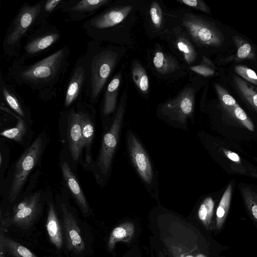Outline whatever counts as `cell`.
I'll list each match as a JSON object with an SVG mask.
<instances>
[{"label":"cell","instance_id":"1","mask_svg":"<svg viewBox=\"0 0 257 257\" xmlns=\"http://www.w3.org/2000/svg\"><path fill=\"white\" fill-rule=\"evenodd\" d=\"M148 226L167 257H210L207 230L189 216L159 205L149 212Z\"/></svg>","mask_w":257,"mask_h":257},{"label":"cell","instance_id":"2","mask_svg":"<svg viewBox=\"0 0 257 257\" xmlns=\"http://www.w3.org/2000/svg\"><path fill=\"white\" fill-rule=\"evenodd\" d=\"M70 49L67 46L31 64L20 57L8 68L7 77L19 85H25L45 101L55 97L69 66Z\"/></svg>","mask_w":257,"mask_h":257},{"label":"cell","instance_id":"3","mask_svg":"<svg viewBox=\"0 0 257 257\" xmlns=\"http://www.w3.org/2000/svg\"><path fill=\"white\" fill-rule=\"evenodd\" d=\"M83 57L86 70L84 94L94 104L117 64L118 55L110 48L101 46L100 42L91 40Z\"/></svg>","mask_w":257,"mask_h":257},{"label":"cell","instance_id":"4","mask_svg":"<svg viewBox=\"0 0 257 257\" xmlns=\"http://www.w3.org/2000/svg\"><path fill=\"white\" fill-rule=\"evenodd\" d=\"M43 1L34 5L24 3L12 20L3 42L6 55H19L22 39L40 27L48 23L42 13Z\"/></svg>","mask_w":257,"mask_h":257},{"label":"cell","instance_id":"5","mask_svg":"<svg viewBox=\"0 0 257 257\" xmlns=\"http://www.w3.org/2000/svg\"><path fill=\"white\" fill-rule=\"evenodd\" d=\"M126 98L124 92L120 99L112 123L102 138L96 168L98 177L103 181H106L108 178L111 170L114 155L118 144L120 133L123 124Z\"/></svg>","mask_w":257,"mask_h":257},{"label":"cell","instance_id":"6","mask_svg":"<svg viewBox=\"0 0 257 257\" xmlns=\"http://www.w3.org/2000/svg\"><path fill=\"white\" fill-rule=\"evenodd\" d=\"M133 9L132 6L111 7L88 19L82 28L92 40L99 41L108 30L123 21Z\"/></svg>","mask_w":257,"mask_h":257},{"label":"cell","instance_id":"7","mask_svg":"<svg viewBox=\"0 0 257 257\" xmlns=\"http://www.w3.org/2000/svg\"><path fill=\"white\" fill-rule=\"evenodd\" d=\"M43 148L42 138L38 137L24 152L15 166L9 199L13 202L22 189L30 173L37 164Z\"/></svg>","mask_w":257,"mask_h":257},{"label":"cell","instance_id":"8","mask_svg":"<svg viewBox=\"0 0 257 257\" xmlns=\"http://www.w3.org/2000/svg\"><path fill=\"white\" fill-rule=\"evenodd\" d=\"M182 25L192 39L198 45L206 47H220L225 38L214 23L191 14H186Z\"/></svg>","mask_w":257,"mask_h":257},{"label":"cell","instance_id":"9","mask_svg":"<svg viewBox=\"0 0 257 257\" xmlns=\"http://www.w3.org/2000/svg\"><path fill=\"white\" fill-rule=\"evenodd\" d=\"M61 33L55 25L48 23L35 30L27 36L21 57L25 61L40 55L60 40Z\"/></svg>","mask_w":257,"mask_h":257},{"label":"cell","instance_id":"10","mask_svg":"<svg viewBox=\"0 0 257 257\" xmlns=\"http://www.w3.org/2000/svg\"><path fill=\"white\" fill-rule=\"evenodd\" d=\"M195 108V91L186 87L175 97L164 103L161 107L163 114L169 120L183 125L192 115Z\"/></svg>","mask_w":257,"mask_h":257},{"label":"cell","instance_id":"11","mask_svg":"<svg viewBox=\"0 0 257 257\" xmlns=\"http://www.w3.org/2000/svg\"><path fill=\"white\" fill-rule=\"evenodd\" d=\"M126 142L131 161L143 182L151 187L155 182V176L151 162L144 147L134 134L128 130Z\"/></svg>","mask_w":257,"mask_h":257},{"label":"cell","instance_id":"12","mask_svg":"<svg viewBox=\"0 0 257 257\" xmlns=\"http://www.w3.org/2000/svg\"><path fill=\"white\" fill-rule=\"evenodd\" d=\"M40 197V193L33 194L29 196L28 203L22 209L6 218H3L1 215V226L6 228L11 225H15L23 229H29L41 213Z\"/></svg>","mask_w":257,"mask_h":257},{"label":"cell","instance_id":"13","mask_svg":"<svg viewBox=\"0 0 257 257\" xmlns=\"http://www.w3.org/2000/svg\"><path fill=\"white\" fill-rule=\"evenodd\" d=\"M111 0L63 1L57 10L66 14L65 21H79L92 17L98 10L108 5Z\"/></svg>","mask_w":257,"mask_h":257},{"label":"cell","instance_id":"14","mask_svg":"<svg viewBox=\"0 0 257 257\" xmlns=\"http://www.w3.org/2000/svg\"><path fill=\"white\" fill-rule=\"evenodd\" d=\"M86 82V70L83 56L79 58L66 83L64 106L69 107L81 99Z\"/></svg>","mask_w":257,"mask_h":257},{"label":"cell","instance_id":"15","mask_svg":"<svg viewBox=\"0 0 257 257\" xmlns=\"http://www.w3.org/2000/svg\"><path fill=\"white\" fill-rule=\"evenodd\" d=\"M61 209L67 248L75 254H82L86 247L78 224L65 204H61Z\"/></svg>","mask_w":257,"mask_h":257},{"label":"cell","instance_id":"16","mask_svg":"<svg viewBox=\"0 0 257 257\" xmlns=\"http://www.w3.org/2000/svg\"><path fill=\"white\" fill-rule=\"evenodd\" d=\"M67 139L71 157L74 161H77L83 148L81 116L78 101L68 114Z\"/></svg>","mask_w":257,"mask_h":257},{"label":"cell","instance_id":"17","mask_svg":"<svg viewBox=\"0 0 257 257\" xmlns=\"http://www.w3.org/2000/svg\"><path fill=\"white\" fill-rule=\"evenodd\" d=\"M138 234L137 228L135 222L124 221L116 225L111 230L107 242L108 251L113 253L116 244L118 242L130 243Z\"/></svg>","mask_w":257,"mask_h":257},{"label":"cell","instance_id":"18","mask_svg":"<svg viewBox=\"0 0 257 257\" xmlns=\"http://www.w3.org/2000/svg\"><path fill=\"white\" fill-rule=\"evenodd\" d=\"M61 170L65 183L82 213L84 215H87L89 211V204L76 177L67 162H64L62 164Z\"/></svg>","mask_w":257,"mask_h":257},{"label":"cell","instance_id":"19","mask_svg":"<svg viewBox=\"0 0 257 257\" xmlns=\"http://www.w3.org/2000/svg\"><path fill=\"white\" fill-rule=\"evenodd\" d=\"M0 92L1 98L13 112L24 118L26 117V108L24 101L16 90L8 84L2 73L0 75Z\"/></svg>","mask_w":257,"mask_h":257},{"label":"cell","instance_id":"20","mask_svg":"<svg viewBox=\"0 0 257 257\" xmlns=\"http://www.w3.org/2000/svg\"><path fill=\"white\" fill-rule=\"evenodd\" d=\"M78 101L81 116L83 148L85 149L86 160L88 164L91 161L90 151L94 133V126L89 113L86 111L88 104L82 99Z\"/></svg>","mask_w":257,"mask_h":257},{"label":"cell","instance_id":"21","mask_svg":"<svg viewBox=\"0 0 257 257\" xmlns=\"http://www.w3.org/2000/svg\"><path fill=\"white\" fill-rule=\"evenodd\" d=\"M46 227L51 242L57 249H61L63 245L62 230L55 207L51 202L49 204Z\"/></svg>","mask_w":257,"mask_h":257},{"label":"cell","instance_id":"22","mask_svg":"<svg viewBox=\"0 0 257 257\" xmlns=\"http://www.w3.org/2000/svg\"><path fill=\"white\" fill-rule=\"evenodd\" d=\"M6 229L1 226L0 252H7L14 257H38L26 246L6 236Z\"/></svg>","mask_w":257,"mask_h":257},{"label":"cell","instance_id":"23","mask_svg":"<svg viewBox=\"0 0 257 257\" xmlns=\"http://www.w3.org/2000/svg\"><path fill=\"white\" fill-rule=\"evenodd\" d=\"M121 78V73H117L109 82L105 89L102 104V113L105 116L112 114L115 110Z\"/></svg>","mask_w":257,"mask_h":257},{"label":"cell","instance_id":"24","mask_svg":"<svg viewBox=\"0 0 257 257\" xmlns=\"http://www.w3.org/2000/svg\"><path fill=\"white\" fill-rule=\"evenodd\" d=\"M234 87L240 98L257 112V88L239 77H233Z\"/></svg>","mask_w":257,"mask_h":257},{"label":"cell","instance_id":"25","mask_svg":"<svg viewBox=\"0 0 257 257\" xmlns=\"http://www.w3.org/2000/svg\"><path fill=\"white\" fill-rule=\"evenodd\" d=\"M214 207V202L212 198L207 197L200 204L195 215L190 214L189 216L208 230L211 228Z\"/></svg>","mask_w":257,"mask_h":257},{"label":"cell","instance_id":"26","mask_svg":"<svg viewBox=\"0 0 257 257\" xmlns=\"http://www.w3.org/2000/svg\"><path fill=\"white\" fill-rule=\"evenodd\" d=\"M0 108L4 111L12 114L17 119V124L15 127L2 131L0 135L4 137L17 142H21L27 131L26 124L25 120L23 118L13 111H12V110L4 106L2 104H1Z\"/></svg>","mask_w":257,"mask_h":257},{"label":"cell","instance_id":"27","mask_svg":"<svg viewBox=\"0 0 257 257\" xmlns=\"http://www.w3.org/2000/svg\"><path fill=\"white\" fill-rule=\"evenodd\" d=\"M153 62L157 71L163 74L173 72L180 67L178 62L174 58L161 51L156 53Z\"/></svg>","mask_w":257,"mask_h":257},{"label":"cell","instance_id":"28","mask_svg":"<svg viewBox=\"0 0 257 257\" xmlns=\"http://www.w3.org/2000/svg\"><path fill=\"white\" fill-rule=\"evenodd\" d=\"M233 41L237 50L233 57L232 60L236 62H240L246 60H254L256 55L254 48L247 41L239 36L232 37Z\"/></svg>","mask_w":257,"mask_h":257},{"label":"cell","instance_id":"29","mask_svg":"<svg viewBox=\"0 0 257 257\" xmlns=\"http://www.w3.org/2000/svg\"><path fill=\"white\" fill-rule=\"evenodd\" d=\"M232 194V185L230 183L225 190L216 210V226L219 229L228 211Z\"/></svg>","mask_w":257,"mask_h":257},{"label":"cell","instance_id":"30","mask_svg":"<svg viewBox=\"0 0 257 257\" xmlns=\"http://www.w3.org/2000/svg\"><path fill=\"white\" fill-rule=\"evenodd\" d=\"M132 78L134 82L143 93H147L149 89V80L144 67L137 61L134 62L132 67Z\"/></svg>","mask_w":257,"mask_h":257},{"label":"cell","instance_id":"31","mask_svg":"<svg viewBox=\"0 0 257 257\" xmlns=\"http://www.w3.org/2000/svg\"><path fill=\"white\" fill-rule=\"evenodd\" d=\"M239 189L248 210L257 221V192L242 184H240Z\"/></svg>","mask_w":257,"mask_h":257},{"label":"cell","instance_id":"32","mask_svg":"<svg viewBox=\"0 0 257 257\" xmlns=\"http://www.w3.org/2000/svg\"><path fill=\"white\" fill-rule=\"evenodd\" d=\"M176 46L178 49L182 53L186 62L190 65L196 59L197 53L193 46L189 40L182 36L177 38Z\"/></svg>","mask_w":257,"mask_h":257},{"label":"cell","instance_id":"33","mask_svg":"<svg viewBox=\"0 0 257 257\" xmlns=\"http://www.w3.org/2000/svg\"><path fill=\"white\" fill-rule=\"evenodd\" d=\"M225 111L235 120L240 123L248 130L254 131V126L247 114L238 104Z\"/></svg>","mask_w":257,"mask_h":257},{"label":"cell","instance_id":"34","mask_svg":"<svg viewBox=\"0 0 257 257\" xmlns=\"http://www.w3.org/2000/svg\"><path fill=\"white\" fill-rule=\"evenodd\" d=\"M214 87L220 104L225 110L238 104L234 97L220 84L215 83Z\"/></svg>","mask_w":257,"mask_h":257},{"label":"cell","instance_id":"35","mask_svg":"<svg viewBox=\"0 0 257 257\" xmlns=\"http://www.w3.org/2000/svg\"><path fill=\"white\" fill-rule=\"evenodd\" d=\"M234 70L245 81L257 86V75L253 70L245 65H238L234 67Z\"/></svg>","mask_w":257,"mask_h":257},{"label":"cell","instance_id":"36","mask_svg":"<svg viewBox=\"0 0 257 257\" xmlns=\"http://www.w3.org/2000/svg\"><path fill=\"white\" fill-rule=\"evenodd\" d=\"M150 14L154 26L157 29H160L162 24L163 15L161 8L158 2L154 1L152 3Z\"/></svg>","mask_w":257,"mask_h":257},{"label":"cell","instance_id":"37","mask_svg":"<svg viewBox=\"0 0 257 257\" xmlns=\"http://www.w3.org/2000/svg\"><path fill=\"white\" fill-rule=\"evenodd\" d=\"M63 0L43 1L42 13L44 18L47 20L49 16L58 10L59 5Z\"/></svg>","mask_w":257,"mask_h":257},{"label":"cell","instance_id":"38","mask_svg":"<svg viewBox=\"0 0 257 257\" xmlns=\"http://www.w3.org/2000/svg\"><path fill=\"white\" fill-rule=\"evenodd\" d=\"M177 2L193 9L211 14L210 10L206 3L201 0H177Z\"/></svg>","mask_w":257,"mask_h":257},{"label":"cell","instance_id":"39","mask_svg":"<svg viewBox=\"0 0 257 257\" xmlns=\"http://www.w3.org/2000/svg\"><path fill=\"white\" fill-rule=\"evenodd\" d=\"M190 69L195 73L204 76H210L215 74L213 68L201 64L191 66Z\"/></svg>","mask_w":257,"mask_h":257},{"label":"cell","instance_id":"40","mask_svg":"<svg viewBox=\"0 0 257 257\" xmlns=\"http://www.w3.org/2000/svg\"><path fill=\"white\" fill-rule=\"evenodd\" d=\"M121 257H143V254L140 248L135 245L130 248Z\"/></svg>","mask_w":257,"mask_h":257},{"label":"cell","instance_id":"41","mask_svg":"<svg viewBox=\"0 0 257 257\" xmlns=\"http://www.w3.org/2000/svg\"><path fill=\"white\" fill-rule=\"evenodd\" d=\"M226 156L231 161L235 162H240V158L237 154L230 151L224 152Z\"/></svg>","mask_w":257,"mask_h":257},{"label":"cell","instance_id":"42","mask_svg":"<svg viewBox=\"0 0 257 257\" xmlns=\"http://www.w3.org/2000/svg\"><path fill=\"white\" fill-rule=\"evenodd\" d=\"M151 257H156L153 247L149 245Z\"/></svg>","mask_w":257,"mask_h":257},{"label":"cell","instance_id":"43","mask_svg":"<svg viewBox=\"0 0 257 257\" xmlns=\"http://www.w3.org/2000/svg\"><path fill=\"white\" fill-rule=\"evenodd\" d=\"M0 257H5L4 253L0 252Z\"/></svg>","mask_w":257,"mask_h":257}]
</instances>
